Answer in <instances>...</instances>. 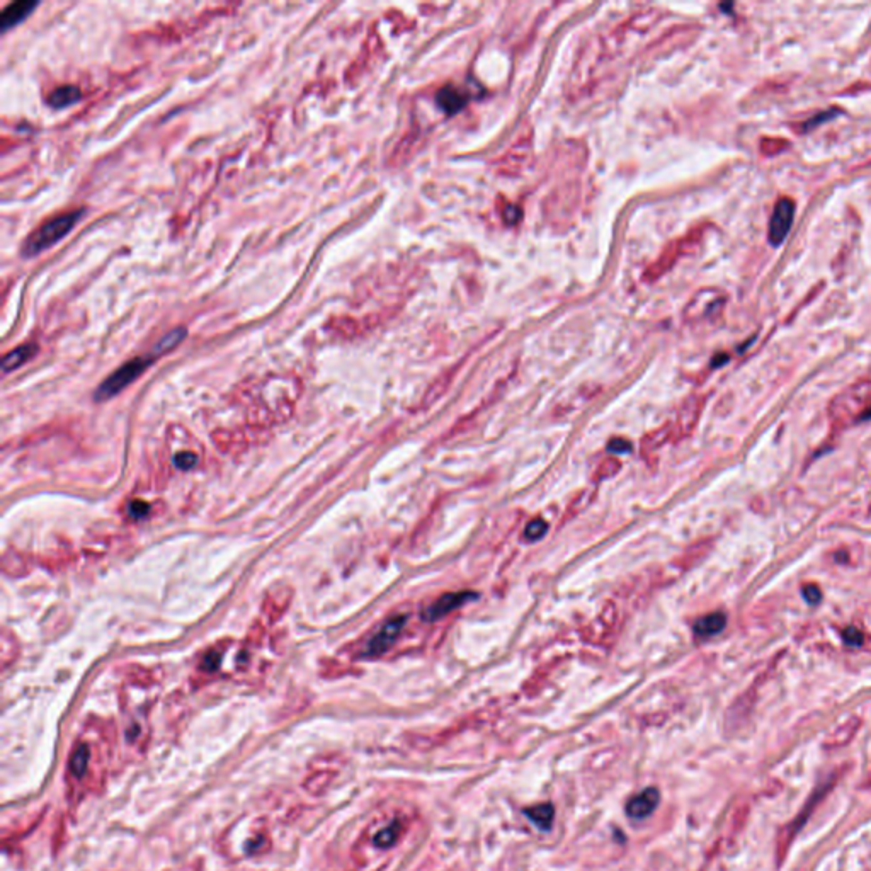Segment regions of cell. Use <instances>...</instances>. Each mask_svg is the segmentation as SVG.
Listing matches in <instances>:
<instances>
[{
    "label": "cell",
    "instance_id": "6",
    "mask_svg": "<svg viewBox=\"0 0 871 871\" xmlns=\"http://www.w3.org/2000/svg\"><path fill=\"white\" fill-rule=\"evenodd\" d=\"M727 295L717 288L700 290L685 308V320L690 324L713 320L724 312Z\"/></svg>",
    "mask_w": 871,
    "mask_h": 871
},
{
    "label": "cell",
    "instance_id": "23",
    "mask_svg": "<svg viewBox=\"0 0 871 871\" xmlns=\"http://www.w3.org/2000/svg\"><path fill=\"white\" fill-rule=\"evenodd\" d=\"M803 596L810 604H817L820 601V589L813 584H808V586L803 587Z\"/></svg>",
    "mask_w": 871,
    "mask_h": 871
},
{
    "label": "cell",
    "instance_id": "5",
    "mask_svg": "<svg viewBox=\"0 0 871 871\" xmlns=\"http://www.w3.org/2000/svg\"><path fill=\"white\" fill-rule=\"evenodd\" d=\"M700 241H701V230H692V232L690 235H686V237L677 238V241L669 243V246L664 249V252L657 257V260H653V263L645 269L643 278H645L647 281L660 280L664 274H667L670 269H672V265L676 264L682 255L687 254L692 247L698 246Z\"/></svg>",
    "mask_w": 871,
    "mask_h": 871
},
{
    "label": "cell",
    "instance_id": "1",
    "mask_svg": "<svg viewBox=\"0 0 871 871\" xmlns=\"http://www.w3.org/2000/svg\"><path fill=\"white\" fill-rule=\"evenodd\" d=\"M186 334H187V330L184 329V327H177V329L171 330V332L165 335V337L160 339L150 352H147V354H143V356H138V358L126 361L123 366H120L115 373L109 374L106 380L101 383V386L95 390L94 400H97V402H104V400L116 397V395L120 394V391H123L126 386L132 385L134 380H138V378H140L142 374L145 373L147 369L160 358V356L167 354V352H171L174 347L179 346V344L184 341Z\"/></svg>",
    "mask_w": 871,
    "mask_h": 871
},
{
    "label": "cell",
    "instance_id": "9",
    "mask_svg": "<svg viewBox=\"0 0 871 871\" xmlns=\"http://www.w3.org/2000/svg\"><path fill=\"white\" fill-rule=\"evenodd\" d=\"M405 621H407V618L405 616H394L390 618L389 621L385 623V625L381 626L380 630L376 631V633L373 635L371 640L368 642V645L364 648L363 655L366 657H378L381 655V653H385L389 648L394 645L395 642H397L398 635L402 633Z\"/></svg>",
    "mask_w": 871,
    "mask_h": 871
},
{
    "label": "cell",
    "instance_id": "7",
    "mask_svg": "<svg viewBox=\"0 0 871 871\" xmlns=\"http://www.w3.org/2000/svg\"><path fill=\"white\" fill-rule=\"evenodd\" d=\"M531 155H533V132L528 130L512 142L506 154L499 157L495 169L502 176H517L529 164Z\"/></svg>",
    "mask_w": 871,
    "mask_h": 871
},
{
    "label": "cell",
    "instance_id": "19",
    "mask_svg": "<svg viewBox=\"0 0 871 871\" xmlns=\"http://www.w3.org/2000/svg\"><path fill=\"white\" fill-rule=\"evenodd\" d=\"M398 834H400V825L397 824V822H394V824L385 827V829L380 830V833L374 835V844H376L378 848H383V849L394 846V844L397 843Z\"/></svg>",
    "mask_w": 871,
    "mask_h": 871
},
{
    "label": "cell",
    "instance_id": "17",
    "mask_svg": "<svg viewBox=\"0 0 871 871\" xmlns=\"http://www.w3.org/2000/svg\"><path fill=\"white\" fill-rule=\"evenodd\" d=\"M725 625L727 618L724 613H712V615L700 618V620L695 623V633L698 635V637H713V635L720 633V631L725 628Z\"/></svg>",
    "mask_w": 871,
    "mask_h": 871
},
{
    "label": "cell",
    "instance_id": "22",
    "mask_svg": "<svg viewBox=\"0 0 871 871\" xmlns=\"http://www.w3.org/2000/svg\"><path fill=\"white\" fill-rule=\"evenodd\" d=\"M176 465L182 470H189L196 465V456L193 453H179L176 458Z\"/></svg>",
    "mask_w": 871,
    "mask_h": 871
},
{
    "label": "cell",
    "instance_id": "3",
    "mask_svg": "<svg viewBox=\"0 0 871 871\" xmlns=\"http://www.w3.org/2000/svg\"><path fill=\"white\" fill-rule=\"evenodd\" d=\"M82 215H84V210H73L62 213V215L45 221V223L38 226L23 242L21 255H23L24 259H33V257H36L41 254V252L53 247L55 243H58L62 238H65L72 232L73 226L78 223Z\"/></svg>",
    "mask_w": 871,
    "mask_h": 871
},
{
    "label": "cell",
    "instance_id": "18",
    "mask_svg": "<svg viewBox=\"0 0 871 871\" xmlns=\"http://www.w3.org/2000/svg\"><path fill=\"white\" fill-rule=\"evenodd\" d=\"M89 757H90V752H89V749H87V746H80L75 752H73L72 759H70V771L73 776L80 778L82 774L85 773L87 764H89Z\"/></svg>",
    "mask_w": 871,
    "mask_h": 871
},
{
    "label": "cell",
    "instance_id": "20",
    "mask_svg": "<svg viewBox=\"0 0 871 871\" xmlns=\"http://www.w3.org/2000/svg\"><path fill=\"white\" fill-rule=\"evenodd\" d=\"M548 531V524L543 519H534L531 521L528 526H526L524 529V538L528 539V542H537V539L543 538L544 534H547Z\"/></svg>",
    "mask_w": 871,
    "mask_h": 871
},
{
    "label": "cell",
    "instance_id": "21",
    "mask_svg": "<svg viewBox=\"0 0 871 871\" xmlns=\"http://www.w3.org/2000/svg\"><path fill=\"white\" fill-rule=\"evenodd\" d=\"M843 637L844 640H846V643H849V645H852V647L861 645V643H863V633L856 628H848L846 631H844Z\"/></svg>",
    "mask_w": 871,
    "mask_h": 871
},
{
    "label": "cell",
    "instance_id": "26",
    "mask_svg": "<svg viewBox=\"0 0 871 871\" xmlns=\"http://www.w3.org/2000/svg\"><path fill=\"white\" fill-rule=\"evenodd\" d=\"M609 450H611V451H616V453H618V451H620V453H623V451H630V444L626 443V441H613L611 444H609Z\"/></svg>",
    "mask_w": 871,
    "mask_h": 871
},
{
    "label": "cell",
    "instance_id": "13",
    "mask_svg": "<svg viewBox=\"0 0 871 871\" xmlns=\"http://www.w3.org/2000/svg\"><path fill=\"white\" fill-rule=\"evenodd\" d=\"M39 6V2L36 0H17V2L9 4V6L2 11V16H0V26H2V31L6 33L9 29L16 28L17 24L23 23L24 19H28L29 16H31V12Z\"/></svg>",
    "mask_w": 871,
    "mask_h": 871
},
{
    "label": "cell",
    "instance_id": "10",
    "mask_svg": "<svg viewBox=\"0 0 871 871\" xmlns=\"http://www.w3.org/2000/svg\"><path fill=\"white\" fill-rule=\"evenodd\" d=\"M475 594H472L470 591H461V592H448V594L441 596L439 599H436L431 606L424 611V620L428 621H436L439 620V618L450 615L451 611H455L456 608L463 606L465 603L470 599H473Z\"/></svg>",
    "mask_w": 871,
    "mask_h": 871
},
{
    "label": "cell",
    "instance_id": "15",
    "mask_svg": "<svg viewBox=\"0 0 871 871\" xmlns=\"http://www.w3.org/2000/svg\"><path fill=\"white\" fill-rule=\"evenodd\" d=\"M82 99V93L77 85H60L48 95V106L53 109H63L72 106Z\"/></svg>",
    "mask_w": 871,
    "mask_h": 871
},
{
    "label": "cell",
    "instance_id": "24",
    "mask_svg": "<svg viewBox=\"0 0 871 871\" xmlns=\"http://www.w3.org/2000/svg\"><path fill=\"white\" fill-rule=\"evenodd\" d=\"M835 115H838V112H835V111H830V112H822V115H818V117L815 116V117H812V120L805 121L803 130H805V132H808V130H812L813 126L820 125V123H818V121H820V120H829V117H833V116H835Z\"/></svg>",
    "mask_w": 871,
    "mask_h": 871
},
{
    "label": "cell",
    "instance_id": "8",
    "mask_svg": "<svg viewBox=\"0 0 871 871\" xmlns=\"http://www.w3.org/2000/svg\"><path fill=\"white\" fill-rule=\"evenodd\" d=\"M795 218V201L790 198H781L774 204L769 220V242L774 247L781 246L790 233Z\"/></svg>",
    "mask_w": 871,
    "mask_h": 871
},
{
    "label": "cell",
    "instance_id": "14",
    "mask_svg": "<svg viewBox=\"0 0 871 871\" xmlns=\"http://www.w3.org/2000/svg\"><path fill=\"white\" fill-rule=\"evenodd\" d=\"M38 352V346L34 342H28V344H21L19 347H16V349L9 351L6 356L2 358V371L4 373H11L14 371V369L21 368L24 363H28L29 359L33 358L34 354Z\"/></svg>",
    "mask_w": 871,
    "mask_h": 871
},
{
    "label": "cell",
    "instance_id": "4",
    "mask_svg": "<svg viewBox=\"0 0 871 871\" xmlns=\"http://www.w3.org/2000/svg\"><path fill=\"white\" fill-rule=\"evenodd\" d=\"M838 779H839V774L834 773V774H830V778L827 779L825 783H822L820 786L815 788L813 795L810 796L807 803H805V808L801 810L798 815H796V818H795L793 822H791V824H788L785 829H783L781 833H779L778 840H776L778 865L783 863V860H785V856H786L788 849H790V846H791V843H793V839L796 838V834H798V830L801 829V825L807 824L808 817L812 815V812H813V808H815V805H818V801H820L827 793H829L830 790H833L835 783H838Z\"/></svg>",
    "mask_w": 871,
    "mask_h": 871
},
{
    "label": "cell",
    "instance_id": "11",
    "mask_svg": "<svg viewBox=\"0 0 871 871\" xmlns=\"http://www.w3.org/2000/svg\"><path fill=\"white\" fill-rule=\"evenodd\" d=\"M861 725H863V720H861L860 717L846 718L843 724H839L834 730H830L829 734H827L824 742H822V747L827 749V751H835V749L846 747L848 744H851L852 739L856 737Z\"/></svg>",
    "mask_w": 871,
    "mask_h": 871
},
{
    "label": "cell",
    "instance_id": "12",
    "mask_svg": "<svg viewBox=\"0 0 871 871\" xmlns=\"http://www.w3.org/2000/svg\"><path fill=\"white\" fill-rule=\"evenodd\" d=\"M659 790H657L655 786L645 788V790L640 791L638 795H635L633 798L628 800V803H626V813H628V817L635 818V820H643V818H647L655 812V808L659 807Z\"/></svg>",
    "mask_w": 871,
    "mask_h": 871
},
{
    "label": "cell",
    "instance_id": "16",
    "mask_svg": "<svg viewBox=\"0 0 871 871\" xmlns=\"http://www.w3.org/2000/svg\"><path fill=\"white\" fill-rule=\"evenodd\" d=\"M524 815L529 818L531 822H533L534 825L538 827L539 830H543V833H548V830H551L553 827V818H555V807H553L551 803H542V805H534V807H529L524 810Z\"/></svg>",
    "mask_w": 871,
    "mask_h": 871
},
{
    "label": "cell",
    "instance_id": "2",
    "mask_svg": "<svg viewBox=\"0 0 871 871\" xmlns=\"http://www.w3.org/2000/svg\"><path fill=\"white\" fill-rule=\"evenodd\" d=\"M834 428L846 429L871 419V383H857L846 389L829 405Z\"/></svg>",
    "mask_w": 871,
    "mask_h": 871
},
{
    "label": "cell",
    "instance_id": "25",
    "mask_svg": "<svg viewBox=\"0 0 871 871\" xmlns=\"http://www.w3.org/2000/svg\"><path fill=\"white\" fill-rule=\"evenodd\" d=\"M130 509H132L133 516L140 517V516H143V514H147L148 506H147V504H143V502H133L132 507H130Z\"/></svg>",
    "mask_w": 871,
    "mask_h": 871
}]
</instances>
